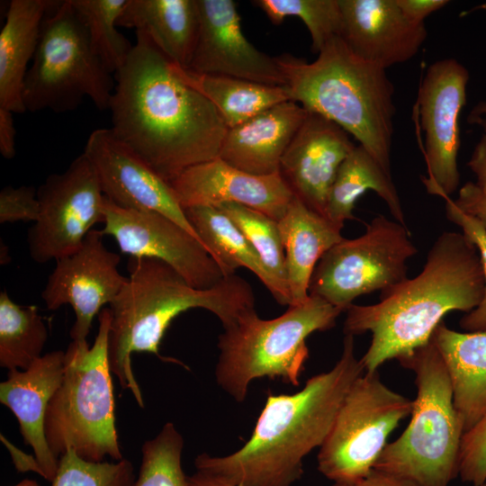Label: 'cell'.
I'll list each match as a JSON object with an SVG mask.
<instances>
[{"label":"cell","instance_id":"21","mask_svg":"<svg viewBox=\"0 0 486 486\" xmlns=\"http://www.w3.org/2000/svg\"><path fill=\"white\" fill-rule=\"evenodd\" d=\"M65 351L55 350L39 357L26 370H10L0 383V401L16 418L24 444L34 454L39 473L51 482L58 460L45 437L44 420L49 403L61 383Z\"/></svg>","mask_w":486,"mask_h":486},{"label":"cell","instance_id":"44","mask_svg":"<svg viewBox=\"0 0 486 486\" xmlns=\"http://www.w3.org/2000/svg\"><path fill=\"white\" fill-rule=\"evenodd\" d=\"M186 486H239L227 482L215 475L197 471L192 475H186Z\"/></svg>","mask_w":486,"mask_h":486},{"label":"cell","instance_id":"29","mask_svg":"<svg viewBox=\"0 0 486 486\" xmlns=\"http://www.w3.org/2000/svg\"><path fill=\"white\" fill-rule=\"evenodd\" d=\"M184 211L224 277L234 275L239 267H245L275 296L274 282L258 254L228 215L216 206H193Z\"/></svg>","mask_w":486,"mask_h":486},{"label":"cell","instance_id":"3","mask_svg":"<svg viewBox=\"0 0 486 486\" xmlns=\"http://www.w3.org/2000/svg\"><path fill=\"white\" fill-rule=\"evenodd\" d=\"M364 373L345 335L342 354L328 372L292 394L269 393L248 441L226 456L199 454L197 471L239 486H291L303 474V458L320 447L354 382Z\"/></svg>","mask_w":486,"mask_h":486},{"label":"cell","instance_id":"4","mask_svg":"<svg viewBox=\"0 0 486 486\" xmlns=\"http://www.w3.org/2000/svg\"><path fill=\"white\" fill-rule=\"evenodd\" d=\"M123 287L109 304L111 328L108 357L123 390H129L140 408L144 400L135 378L131 355L151 353L161 360L179 363L159 355L166 330L181 313L201 308L213 313L223 328L255 309L250 284L238 275L224 277L206 289L190 285L174 268L152 257H130Z\"/></svg>","mask_w":486,"mask_h":486},{"label":"cell","instance_id":"46","mask_svg":"<svg viewBox=\"0 0 486 486\" xmlns=\"http://www.w3.org/2000/svg\"><path fill=\"white\" fill-rule=\"evenodd\" d=\"M14 486H40L34 480L24 479Z\"/></svg>","mask_w":486,"mask_h":486},{"label":"cell","instance_id":"10","mask_svg":"<svg viewBox=\"0 0 486 486\" xmlns=\"http://www.w3.org/2000/svg\"><path fill=\"white\" fill-rule=\"evenodd\" d=\"M413 400L382 382L378 371L364 372L352 384L318 454V470L334 483L367 476L387 439L410 415Z\"/></svg>","mask_w":486,"mask_h":486},{"label":"cell","instance_id":"11","mask_svg":"<svg viewBox=\"0 0 486 486\" xmlns=\"http://www.w3.org/2000/svg\"><path fill=\"white\" fill-rule=\"evenodd\" d=\"M417 252L406 226L378 215L362 236L343 238L322 256L309 294L346 310L356 298L405 281L407 261Z\"/></svg>","mask_w":486,"mask_h":486},{"label":"cell","instance_id":"6","mask_svg":"<svg viewBox=\"0 0 486 486\" xmlns=\"http://www.w3.org/2000/svg\"><path fill=\"white\" fill-rule=\"evenodd\" d=\"M98 323L91 346L86 339L72 340L68 346L64 375L47 408L45 437L58 460L69 449L90 462L123 458L108 357L109 308L99 312Z\"/></svg>","mask_w":486,"mask_h":486},{"label":"cell","instance_id":"30","mask_svg":"<svg viewBox=\"0 0 486 486\" xmlns=\"http://www.w3.org/2000/svg\"><path fill=\"white\" fill-rule=\"evenodd\" d=\"M49 333L36 306L16 304L0 292V366L26 370L40 357Z\"/></svg>","mask_w":486,"mask_h":486},{"label":"cell","instance_id":"42","mask_svg":"<svg viewBox=\"0 0 486 486\" xmlns=\"http://www.w3.org/2000/svg\"><path fill=\"white\" fill-rule=\"evenodd\" d=\"M333 486H418L403 478L373 469L361 480L353 482L334 483Z\"/></svg>","mask_w":486,"mask_h":486},{"label":"cell","instance_id":"25","mask_svg":"<svg viewBox=\"0 0 486 486\" xmlns=\"http://www.w3.org/2000/svg\"><path fill=\"white\" fill-rule=\"evenodd\" d=\"M117 26L144 33L171 62L187 68L199 30L197 0H128Z\"/></svg>","mask_w":486,"mask_h":486},{"label":"cell","instance_id":"39","mask_svg":"<svg viewBox=\"0 0 486 486\" xmlns=\"http://www.w3.org/2000/svg\"><path fill=\"white\" fill-rule=\"evenodd\" d=\"M454 202L461 211L473 217L486 231V194L475 183L464 184Z\"/></svg>","mask_w":486,"mask_h":486},{"label":"cell","instance_id":"33","mask_svg":"<svg viewBox=\"0 0 486 486\" xmlns=\"http://www.w3.org/2000/svg\"><path fill=\"white\" fill-rule=\"evenodd\" d=\"M259 7L274 24L285 18H300L311 37V48L319 53L333 38L339 37L342 25L338 0H256Z\"/></svg>","mask_w":486,"mask_h":486},{"label":"cell","instance_id":"31","mask_svg":"<svg viewBox=\"0 0 486 486\" xmlns=\"http://www.w3.org/2000/svg\"><path fill=\"white\" fill-rule=\"evenodd\" d=\"M216 207L230 218L258 254L274 282V300L281 305L290 306L285 253L277 220L235 202H226Z\"/></svg>","mask_w":486,"mask_h":486},{"label":"cell","instance_id":"35","mask_svg":"<svg viewBox=\"0 0 486 486\" xmlns=\"http://www.w3.org/2000/svg\"><path fill=\"white\" fill-rule=\"evenodd\" d=\"M135 479L128 459L90 462L69 449L59 458L50 486H132Z\"/></svg>","mask_w":486,"mask_h":486},{"label":"cell","instance_id":"13","mask_svg":"<svg viewBox=\"0 0 486 486\" xmlns=\"http://www.w3.org/2000/svg\"><path fill=\"white\" fill-rule=\"evenodd\" d=\"M468 80V70L460 62L441 59L428 67L418 93L428 175L422 181L429 194L442 198L450 197L460 183L459 117L466 103Z\"/></svg>","mask_w":486,"mask_h":486},{"label":"cell","instance_id":"38","mask_svg":"<svg viewBox=\"0 0 486 486\" xmlns=\"http://www.w3.org/2000/svg\"><path fill=\"white\" fill-rule=\"evenodd\" d=\"M40 203L33 186L7 185L0 192V223L38 220Z\"/></svg>","mask_w":486,"mask_h":486},{"label":"cell","instance_id":"22","mask_svg":"<svg viewBox=\"0 0 486 486\" xmlns=\"http://www.w3.org/2000/svg\"><path fill=\"white\" fill-rule=\"evenodd\" d=\"M307 113L298 103L287 101L229 128L219 158L253 175L277 174L283 155Z\"/></svg>","mask_w":486,"mask_h":486},{"label":"cell","instance_id":"9","mask_svg":"<svg viewBox=\"0 0 486 486\" xmlns=\"http://www.w3.org/2000/svg\"><path fill=\"white\" fill-rule=\"evenodd\" d=\"M114 85L70 0L53 1L23 84L26 111L69 112L85 97L109 110Z\"/></svg>","mask_w":486,"mask_h":486},{"label":"cell","instance_id":"17","mask_svg":"<svg viewBox=\"0 0 486 486\" xmlns=\"http://www.w3.org/2000/svg\"><path fill=\"white\" fill-rule=\"evenodd\" d=\"M197 5L199 30L187 69L285 86L276 58L258 50L245 37L235 2L197 0Z\"/></svg>","mask_w":486,"mask_h":486},{"label":"cell","instance_id":"32","mask_svg":"<svg viewBox=\"0 0 486 486\" xmlns=\"http://www.w3.org/2000/svg\"><path fill=\"white\" fill-rule=\"evenodd\" d=\"M128 0H70L85 23L91 45L112 74L126 62L133 45L117 31Z\"/></svg>","mask_w":486,"mask_h":486},{"label":"cell","instance_id":"7","mask_svg":"<svg viewBox=\"0 0 486 486\" xmlns=\"http://www.w3.org/2000/svg\"><path fill=\"white\" fill-rule=\"evenodd\" d=\"M341 312L310 294L303 303L288 306L272 320L259 318L255 309L247 311L219 336L217 383L237 402L245 400L249 384L257 378L297 386L309 358L307 338L333 328Z\"/></svg>","mask_w":486,"mask_h":486},{"label":"cell","instance_id":"37","mask_svg":"<svg viewBox=\"0 0 486 486\" xmlns=\"http://www.w3.org/2000/svg\"><path fill=\"white\" fill-rule=\"evenodd\" d=\"M458 475L473 486H481L486 482V418L462 436Z\"/></svg>","mask_w":486,"mask_h":486},{"label":"cell","instance_id":"12","mask_svg":"<svg viewBox=\"0 0 486 486\" xmlns=\"http://www.w3.org/2000/svg\"><path fill=\"white\" fill-rule=\"evenodd\" d=\"M37 196L40 213L27 236L29 253L36 263L76 252L93 227L104 220L105 196L84 153L64 172L50 175Z\"/></svg>","mask_w":486,"mask_h":486},{"label":"cell","instance_id":"8","mask_svg":"<svg viewBox=\"0 0 486 486\" xmlns=\"http://www.w3.org/2000/svg\"><path fill=\"white\" fill-rule=\"evenodd\" d=\"M399 362L415 374L411 418L402 434L387 443L374 469L418 486H448L458 475L464 430L445 363L431 339Z\"/></svg>","mask_w":486,"mask_h":486},{"label":"cell","instance_id":"15","mask_svg":"<svg viewBox=\"0 0 486 486\" xmlns=\"http://www.w3.org/2000/svg\"><path fill=\"white\" fill-rule=\"evenodd\" d=\"M103 237L101 230L93 229L76 252L57 259L41 292L49 310L72 307V340L86 339L94 316L115 299L127 281L118 269L121 256L105 247Z\"/></svg>","mask_w":486,"mask_h":486},{"label":"cell","instance_id":"2","mask_svg":"<svg viewBox=\"0 0 486 486\" xmlns=\"http://www.w3.org/2000/svg\"><path fill=\"white\" fill-rule=\"evenodd\" d=\"M485 290L480 253L464 233L444 232L430 248L418 275L382 292L372 305L352 304L346 311L345 335L371 332L360 359L364 372L398 361L427 345L443 317L452 310L470 312Z\"/></svg>","mask_w":486,"mask_h":486},{"label":"cell","instance_id":"5","mask_svg":"<svg viewBox=\"0 0 486 486\" xmlns=\"http://www.w3.org/2000/svg\"><path fill=\"white\" fill-rule=\"evenodd\" d=\"M275 58L292 101L340 126L392 175L396 108L386 69L356 56L340 37L310 63L289 54Z\"/></svg>","mask_w":486,"mask_h":486},{"label":"cell","instance_id":"1","mask_svg":"<svg viewBox=\"0 0 486 486\" xmlns=\"http://www.w3.org/2000/svg\"><path fill=\"white\" fill-rule=\"evenodd\" d=\"M114 74L113 135L169 183L186 168L219 157L229 129L216 107L176 74L142 32Z\"/></svg>","mask_w":486,"mask_h":486},{"label":"cell","instance_id":"41","mask_svg":"<svg viewBox=\"0 0 486 486\" xmlns=\"http://www.w3.org/2000/svg\"><path fill=\"white\" fill-rule=\"evenodd\" d=\"M13 112L0 106V153L11 159L15 156V127Z\"/></svg>","mask_w":486,"mask_h":486},{"label":"cell","instance_id":"27","mask_svg":"<svg viewBox=\"0 0 486 486\" xmlns=\"http://www.w3.org/2000/svg\"><path fill=\"white\" fill-rule=\"evenodd\" d=\"M367 190L375 192L395 220L407 227L392 175L361 145L355 146L338 168L328 193L326 218L342 230L346 220L356 219V202Z\"/></svg>","mask_w":486,"mask_h":486},{"label":"cell","instance_id":"23","mask_svg":"<svg viewBox=\"0 0 486 486\" xmlns=\"http://www.w3.org/2000/svg\"><path fill=\"white\" fill-rule=\"evenodd\" d=\"M431 341L445 363L465 432L486 418V331L458 332L442 321Z\"/></svg>","mask_w":486,"mask_h":486},{"label":"cell","instance_id":"34","mask_svg":"<svg viewBox=\"0 0 486 486\" xmlns=\"http://www.w3.org/2000/svg\"><path fill=\"white\" fill-rule=\"evenodd\" d=\"M184 438L172 422L146 440L141 447V464L132 486H186L182 468Z\"/></svg>","mask_w":486,"mask_h":486},{"label":"cell","instance_id":"14","mask_svg":"<svg viewBox=\"0 0 486 486\" xmlns=\"http://www.w3.org/2000/svg\"><path fill=\"white\" fill-rule=\"evenodd\" d=\"M103 223L102 233L112 237L122 253L159 259L195 288L212 287L224 278L200 240L159 212L122 208L105 197Z\"/></svg>","mask_w":486,"mask_h":486},{"label":"cell","instance_id":"40","mask_svg":"<svg viewBox=\"0 0 486 486\" xmlns=\"http://www.w3.org/2000/svg\"><path fill=\"white\" fill-rule=\"evenodd\" d=\"M405 17L414 23H425L431 14L446 6V0H396Z\"/></svg>","mask_w":486,"mask_h":486},{"label":"cell","instance_id":"16","mask_svg":"<svg viewBox=\"0 0 486 486\" xmlns=\"http://www.w3.org/2000/svg\"><path fill=\"white\" fill-rule=\"evenodd\" d=\"M83 153L93 165L104 196L112 202L122 208L159 212L200 240L169 184L121 142L111 129L93 130Z\"/></svg>","mask_w":486,"mask_h":486},{"label":"cell","instance_id":"28","mask_svg":"<svg viewBox=\"0 0 486 486\" xmlns=\"http://www.w3.org/2000/svg\"><path fill=\"white\" fill-rule=\"evenodd\" d=\"M178 77L204 95L218 110L229 128L277 105L292 101L283 86H269L237 77L199 74L173 63Z\"/></svg>","mask_w":486,"mask_h":486},{"label":"cell","instance_id":"26","mask_svg":"<svg viewBox=\"0 0 486 486\" xmlns=\"http://www.w3.org/2000/svg\"><path fill=\"white\" fill-rule=\"evenodd\" d=\"M52 0H12L0 32V106L26 112L22 90L28 63L33 58L43 19Z\"/></svg>","mask_w":486,"mask_h":486},{"label":"cell","instance_id":"43","mask_svg":"<svg viewBox=\"0 0 486 486\" xmlns=\"http://www.w3.org/2000/svg\"><path fill=\"white\" fill-rule=\"evenodd\" d=\"M468 166L476 176L475 184L486 194V131L475 146Z\"/></svg>","mask_w":486,"mask_h":486},{"label":"cell","instance_id":"20","mask_svg":"<svg viewBox=\"0 0 486 486\" xmlns=\"http://www.w3.org/2000/svg\"><path fill=\"white\" fill-rule=\"evenodd\" d=\"M339 37L359 58L384 69L411 59L425 42V23L409 21L396 0H338Z\"/></svg>","mask_w":486,"mask_h":486},{"label":"cell","instance_id":"18","mask_svg":"<svg viewBox=\"0 0 486 486\" xmlns=\"http://www.w3.org/2000/svg\"><path fill=\"white\" fill-rule=\"evenodd\" d=\"M355 146L340 126L308 112L283 155L279 174L293 197L326 218L329 190Z\"/></svg>","mask_w":486,"mask_h":486},{"label":"cell","instance_id":"45","mask_svg":"<svg viewBox=\"0 0 486 486\" xmlns=\"http://www.w3.org/2000/svg\"><path fill=\"white\" fill-rule=\"evenodd\" d=\"M477 8L486 11V3L480 4ZM472 122L486 123V103L478 104L471 113Z\"/></svg>","mask_w":486,"mask_h":486},{"label":"cell","instance_id":"36","mask_svg":"<svg viewBox=\"0 0 486 486\" xmlns=\"http://www.w3.org/2000/svg\"><path fill=\"white\" fill-rule=\"evenodd\" d=\"M446 215L453 223L459 226L463 233L468 237L480 253L485 281L484 295L481 303L472 311L465 314L459 322L466 332L486 331V231L472 216L461 211L454 200L445 197Z\"/></svg>","mask_w":486,"mask_h":486},{"label":"cell","instance_id":"47","mask_svg":"<svg viewBox=\"0 0 486 486\" xmlns=\"http://www.w3.org/2000/svg\"><path fill=\"white\" fill-rule=\"evenodd\" d=\"M481 486H486V482H485L482 485H481Z\"/></svg>","mask_w":486,"mask_h":486},{"label":"cell","instance_id":"19","mask_svg":"<svg viewBox=\"0 0 486 486\" xmlns=\"http://www.w3.org/2000/svg\"><path fill=\"white\" fill-rule=\"evenodd\" d=\"M184 210L235 202L279 220L293 194L279 173L253 175L234 167L219 157L190 166L169 183Z\"/></svg>","mask_w":486,"mask_h":486},{"label":"cell","instance_id":"24","mask_svg":"<svg viewBox=\"0 0 486 486\" xmlns=\"http://www.w3.org/2000/svg\"><path fill=\"white\" fill-rule=\"evenodd\" d=\"M277 222L285 253L290 306L302 304L309 298L318 262L344 238L339 228L295 197Z\"/></svg>","mask_w":486,"mask_h":486}]
</instances>
